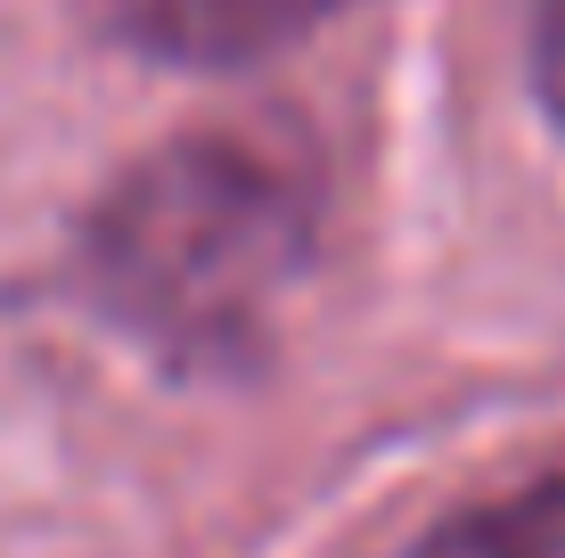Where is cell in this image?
Here are the masks:
<instances>
[{"label": "cell", "mask_w": 565, "mask_h": 558, "mask_svg": "<svg viewBox=\"0 0 565 558\" xmlns=\"http://www.w3.org/2000/svg\"><path fill=\"white\" fill-rule=\"evenodd\" d=\"M311 165L263 131H181L99 198L83 272L172 370H246L311 263Z\"/></svg>", "instance_id": "obj_1"}, {"label": "cell", "mask_w": 565, "mask_h": 558, "mask_svg": "<svg viewBox=\"0 0 565 558\" xmlns=\"http://www.w3.org/2000/svg\"><path fill=\"white\" fill-rule=\"evenodd\" d=\"M353 0H99L107 33L164 66H255Z\"/></svg>", "instance_id": "obj_2"}, {"label": "cell", "mask_w": 565, "mask_h": 558, "mask_svg": "<svg viewBox=\"0 0 565 558\" xmlns=\"http://www.w3.org/2000/svg\"><path fill=\"white\" fill-rule=\"evenodd\" d=\"M411 558H565V460L435 517Z\"/></svg>", "instance_id": "obj_3"}, {"label": "cell", "mask_w": 565, "mask_h": 558, "mask_svg": "<svg viewBox=\"0 0 565 558\" xmlns=\"http://www.w3.org/2000/svg\"><path fill=\"white\" fill-rule=\"evenodd\" d=\"M533 74H541L550 115L565 124V0H541V17H533Z\"/></svg>", "instance_id": "obj_4"}]
</instances>
